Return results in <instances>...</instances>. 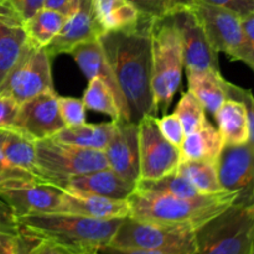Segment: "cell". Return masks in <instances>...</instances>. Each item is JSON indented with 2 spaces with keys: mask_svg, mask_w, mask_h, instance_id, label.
Wrapping results in <instances>:
<instances>
[{
  "mask_svg": "<svg viewBox=\"0 0 254 254\" xmlns=\"http://www.w3.org/2000/svg\"><path fill=\"white\" fill-rule=\"evenodd\" d=\"M156 123H158L159 129H160L161 134L166 138V140L170 141L174 146L180 148L185 133H184L183 126H181L178 116L175 113L163 114V117H160V118L156 117Z\"/></svg>",
  "mask_w": 254,
  "mask_h": 254,
  "instance_id": "e575fe53",
  "label": "cell"
},
{
  "mask_svg": "<svg viewBox=\"0 0 254 254\" xmlns=\"http://www.w3.org/2000/svg\"><path fill=\"white\" fill-rule=\"evenodd\" d=\"M195 235L196 254H250L254 246V203L235 202Z\"/></svg>",
  "mask_w": 254,
  "mask_h": 254,
  "instance_id": "5b68a950",
  "label": "cell"
},
{
  "mask_svg": "<svg viewBox=\"0 0 254 254\" xmlns=\"http://www.w3.org/2000/svg\"><path fill=\"white\" fill-rule=\"evenodd\" d=\"M213 116L225 145H243L248 143L247 114L241 102L227 98Z\"/></svg>",
  "mask_w": 254,
  "mask_h": 254,
  "instance_id": "d4e9b609",
  "label": "cell"
},
{
  "mask_svg": "<svg viewBox=\"0 0 254 254\" xmlns=\"http://www.w3.org/2000/svg\"><path fill=\"white\" fill-rule=\"evenodd\" d=\"M221 188L238 195L236 202L254 203V148L225 145L216 161Z\"/></svg>",
  "mask_w": 254,
  "mask_h": 254,
  "instance_id": "4fadbf2b",
  "label": "cell"
},
{
  "mask_svg": "<svg viewBox=\"0 0 254 254\" xmlns=\"http://www.w3.org/2000/svg\"><path fill=\"white\" fill-rule=\"evenodd\" d=\"M143 15L149 17H161L170 12L169 0H129Z\"/></svg>",
  "mask_w": 254,
  "mask_h": 254,
  "instance_id": "8d00e7d4",
  "label": "cell"
},
{
  "mask_svg": "<svg viewBox=\"0 0 254 254\" xmlns=\"http://www.w3.org/2000/svg\"><path fill=\"white\" fill-rule=\"evenodd\" d=\"M116 129L104 149L108 168L131 184L140 180L138 123L130 121H114Z\"/></svg>",
  "mask_w": 254,
  "mask_h": 254,
  "instance_id": "9a60e30c",
  "label": "cell"
},
{
  "mask_svg": "<svg viewBox=\"0 0 254 254\" xmlns=\"http://www.w3.org/2000/svg\"><path fill=\"white\" fill-rule=\"evenodd\" d=\"M241 24H242V29L245 31L246 37L254 47V11L241 17Z\"/></svg>",
  "mask_w": 254,
  "mask_h": 254,
  "instance_id": "f6af8a7d",
  "label": "cell"
},
{
  "mask_svg": "<svg viewBox=\"0 0 254 254\" xmlns=\"http://www.w3.org/2000/svg\"><path fill=\"white\" fill-rule=\"evenodd\" d=\"M143 15L139 24L126 30L107 31L99 37L104 55L129 107L130 122L155 116L151 87V24Z\"/></svg>",
  "mask_w": 254,
  "mask_h": 254,
  "instance_id": "6da1fadb",
  "label": "cell"
},
{
  "mask_svg": "<svg viewBox=\"0 0 254 254\" xmlns=\"http://www.w3.org/2000/svg\"><path fill=\"white\" fill-rule=\"evenodd\" d=\"M197 0H169L170 2V12L179 9H189L196 4Z\"/></svg>",
  "mask_w": 254,
  "mask_h": 254,
  "instance_id": "bcb514c9",
  "label": "cell"
},
{
  "mask_svg": "<svg viewBox=\"0 0 254 254\" xmlns=\"http://www.w3.org/2000/svg\"><path fill=\"white\" fill-rule=\"evenodd\" d=\"M140 179L156 180L175 173L181 161L180 149L161 134L155 116H145L138 122Z\"/></svg>",
  "mask_w": 254,
  "mask_h": 254,
  "instance_id": "8fae6325",
  "label": "cell"
},
{
  "mask_svg": "<svg viewBox=\"0 0 254 254\" xmlns=\"http://www.w3.org/2000/svg\"><path fill=\"white\" fill-rule=\"evenodd\" d=\"M29 46L22 17L6 0H0V84Z\"/></svg>",
  "mask_w": 254,
  "mask_h": 254,
  "instance_id": "e0dca14e",
  "label": "cell"
},
{
  "mask_svg": "<svg viewBox=\"0 0 254 254\" xmlns=\"http://www.w3.org/2000/svg\"><path fill=\"white\" fill-rule=\"evenodd\" d=\"M57 104L66 127L71 128L86 123V106L82 99L57 96Z\"/></svg>",
  "mask_w": 254,
  "mask_h": 254,
  "instance_id": "d6a6232c",
  "label": "cell"
},
{
  "mask_svg": "<svg viewBox=\"0 0 254 254\" xmlns=\"http://www.w3.org/2000/svg\"><path fill=\"white\" fill-rule=\"evenodd\" d=\"M103 34L94 14L93 0H79L76 11L67 17L62 29L45 50L52 59L56 55L69 54L77 45L98 40Z\"/></svg>",
  "mask_w": 254,
  "mask_h": 254,
  "instance_id": "2e32d148",
  "label": "cell"
},
{
  "mask_svg": "<svg viewBox=\"0 0 254 254\" xmlns=\"http://www.w3.org/2000/svg\"><path fill=\"white\" fill-rule=\"evenodd\" d=\"M237 197V193L228 191L184 198L134 190L128 197L129 216L196 231L233 205Z\"/></svg>",
  "mask_w": 254,
  "mask_h": 254,
  "instance_id": "7a4b0ae2",
  "label": "cell"
},
{
  "mask_svg": "<svg viewBox=\"0 0 254 254\" xmlns=\"http://www.w3.org/2000/svg\"><path fill=\"white\" fill-rule=\"evenodd\" d=\"M69 55L73 57L76 64H78V67L87 78L91 79L93 77H98L111 88L114 97H116L122 118L124 121H130L128 103L124 98L121 88H119L118 82H117L116 76H114L113 71L109 66L108 60L104 55L99 40H92V41L77 45L76 47H73L69 51Z\"/></svg>",
  "mask_w": 254,
  "mask_h": 254,
  "instance_id": "ac0fdd59",
  "label": "cell"
},
{
  "mask_svg": "<svg viewBox=\"0 0 254 254\" xmlns=\"http://www.w3.org/2000/svg\"><path fill=\"white\" fill-rule=\"evenodd\" d=\"M188 91L191 92L203 108L211 114H215L227 99L225 81L220 71H186Z\"/></svg>",
  "mask_w": 254,
  "mask_h": 254,
  "instance_id": "44dd1931",
  "label": "cell"
},
{
  "mask_svg": "<svg viewBox=\"0 0 254 254\" xmlns=\"http://www.w3.org/2000/svg\"><path fill=\"white\" fill-rule=\"evenodd\" d=\"M35 143L17 129H0V151L5 158L14 166L40 179L36 170Z\"/></svg>",
  "mask_w": 254,
  "mask_h": 254,
  "instance_id": "7402d4cb",
  "label": "cell"
},
{
  "mask_svg": "<svg viewBox=\"0 0 254 254\" xmlns=\"http://www.w3.org/2000/svg\"><path fill=\"white\" fill-rule=\"evenodd\" d=\"M0 232H20V226L19 222H17V217L14 215L11 208L1 198H0Z\"/></svg>",
  "mask_w": 254,
  "mask_h": 254,
  "instance_id": "b9f144b4",
  "label": "cell"
},
{
  "mask_svg": "<svg viewBox=\"0 0 254 254\" xmlns=\"http://www.w3.org/2000/svg\"><path fill=\"white\" fill-rule=\"evenodd\" d=\"M54 89L51 57L45 49L31 45L0 84V93L7 94L19 104Z\"/></svg>",
  "mask_w": 254,
  "mask_h": 254,
  "instance_id": "9c48e42d",
  "label": "cell"
},
{
  "mask_svg": "<svg viewBox=\"0 0 254 254\" xmlns=\"http://www.w3.org/2000/svg\"><path fill=\"white\" fill-rule=\"evenodd\" d=\"M176 173L188 179L193 188L202 195L222 192L215 161L181 160Z\"/></svg>",
  "mask_w": 254,
  "mask_h": 254,
  "instance_id": "83f0119b",
  "label": "cell"
},
{
  "mask_svg": "<svg viewBox=\"0 0 254 254\" xmlns=\"http://www.w3.org/2000/svg\"><path fill=\"white\" fill-rule=\"evenodd\" d=\"M213 49L241 61L254 72V47L246 37L241 16L230 10L197 1L192 6Z\"/></svg>",
  "mask_w": 254,
  "mask_h": 254,
  "instance_id": "ba28073f",
  "label": "cell"
},
{
  "mask_svg": "<svg viewBox=\"0 0 254 254\" xmlns=\"http://www.w3.org/2000/svg\"><path fill=\"white\" fill-rule=\"evenodd\" d=\"M101 254H170L163 252H153V251H141V250H127V248H117L112 246H106L99 251Z\"/></svg>",
  "mask_w": 254,
  "mask_h": 254,
  "instance_id": "ee69618b",
  "label": "cell"
},
{
  "mask_svg": "<svg viewBox=\"0 0 254 254\" xmlns=\"http://www.w3.org/2000/svg\"><path fill=\"white\" fill-rule=\"evenodd\" d=\"M151 87L156 113L166 114L181 83L184 69L180 32L170 14L151 24Z\"/></svg>",
  "mask_w": 254,
  "mask_h": 254,
  "instance_id": "277c9868",
  "label": "cell"
},
{
  "mask_svg": "<svg viewBox=\"0 0 254 254\" xmlns=\"http://www.w3.org/2000/svg\"><path fill=\"white\" fill-rule=\"evenodd\" d=\"M94 251H82L50 240H37L32 254H91Z\"/></svg>",
  "mask_w": 254,
  "mask_h": 254,
  "instance_id": "74e56055",
  "label": "cell"
},
{
  "mask_svg": "<svg viewBox=\"0 0 254 254\" xmlns=\"http://www.w3.org/2000/svg\"><path fill=\"white\" fill-rule=\"evenodd\" d=\"M14 179H36L21 169L12 165L0 151V185Z\"/></svg>",
  "mask_w": 254,
  "mask_h": 254,
  "instance_id": "ab89813d",
  "label": "cell"
},
{
  "mask_svg": "<svg viewBox=\"0 0 254 254\" xmlns=\"http://www.w3.org/2000/svg\"><path fill=\"white\" fill-rule=\"evenodd\" d=\"M78 2L79 0H45L44 7L55 10V11L68 17L69 15L76 11Z\"/></svg>",
  "mask_w": 254,
  "mask_h": 254,
  "instance_id": "7bdbcfd3",
  "label": "cell"
},
{
  "mask_svg": "<svg viewBox=\"0 0 254 254\" xmlns=\"http://www.w3.org/2000/svg\"><path fill=\"white\" fill-rule=\"evenodd\" d=\"M66 19L64 15L55 10L42 7L24 21L29 44L36 49H46L62 29Z\"/></svg>",
  "mask_w": 254,
  "mask_h": 254,
  "instance_id": "4316f807",
  "label": "cell"
},
{
  "mask_svg": "<svg viewBox=\"0 0 254 254\" xmlns=\"http://www.w3.org/2000/svg\"><path fill=\"white\" fill-rule=\"evenodd\" d=\"M135 190L145 192L158 193V195L173 196V197H197L202 193L198 192L192 184L179 173H171L156 180H144L140 179L135 184Z\"/></svg>",
  "mask_w": 254,
  "mask_h": 254,
  "instance_id": "f1b7e54d",
  "label": "cell"
},
{
  "mask_svg": "<svg viewBox=\"0 0 254 254\" xmlns=\"http://www.w3.org/2000/svg\"><path fill=\"white\" fill-rule=\"evenodd\" d=\"M108 246L170 254H196V235L191 228L151 221L124 218Z\"/></svg>",
  "mask_w": 254,
  "mask_h": 254,
  "instance_id": "8992f818",
  "label": "cell"
},
{
  "mask_svg": "<svg viewBox=\"0 0 254 254\" xmlns=\"http://www.w3.org/2000/svg\"><path fill=\"white\" fill-rule=\"evenodd\" d=\"M174 113L178 116L185 135L200 130L208 122L206 118V109L203 108L201 102L189 91L184 92L176 104Z\"/></svg>",
  "mask_w": 254,
  "mask_h": 254,
  "instance_id": "4dcf8cb0",
  "label": "cell"
},
{
  "mask_svg": "<svg viewBox=\"0 0 254 254\" xmlns=\"http://www.w3.org/2000/svg\"><path fill=\"white\" fill-rule=\"evenodd\" d=\"M197 1L230 10L241 17L254 11V0H197Z\"/></svg>",
  "mask_w": 254,
  "mask_h": 254,
  "instance_id": "f35d334b",
  "label": "cell"
},
{
  "mask_svg": "<svg viewBox=\"0 0 254 254\" xmlns=\"http://www.w3.org/2000/svg\"><path fill=\"white\" fill-rule=\"evenodd\" d=\"M20 104L10 96L0 93V129H12L16 124Z\"/></svg>",
  "mask_w": 254,
  "mask_h": 254,
  "instance_id": "d590c367",
  "label": "cell"
},
{
  "mask_svg": "<svg viewBox=\"0 0 254 254\" xmlns=\"http://www.w3.org/2000/svg\"><path fill=\"white\" fill-rule=\"evenodd\" d=\"M124 218L96 220L73 213L52 212L17 218L20 230L37 240H50L82 251L108 246Z\"/></svg>",
  "mask_w": 254,
  "mask_h": 254,
  "instance_id": "3957f363",
  "label": "cell"
},
{
  "mask_svg": "<svg viewBox=\"0 0 254 254\" xmlns=\"http://www.w3.org/2000/svg\"><path fill=\"white\" fill-rule=\"evenodd\" d=\"M93 10L104 32L133 27L143 17L129 0H93Z\"/></svg>",
  "mask_w": 254,
  "mask_h": 254,
  "instance_id": "484cf974",
  "label": "cell"
},
{
  "mask_svg": "<svg viewBox=\"0 0 254 254\" xmlns=\"http://www.w3.org/2000/svg\"><path fill=\"white\" fill-rule=\"evenodd\" d=\"M64 189L40 179H14L0 185V198L19 217L60 212Z\"/></svg>",
  "mask_w": 254,
  "mask_h": 254,
  "instance_id": "30bf717a",
  "label": "cell"
},
{
  "mask_svg": "<svg viewBox=\"0 0 254 254\" xmlns=\"http://www.w3.org/2000/svg\"><path fill=\"white\" fill-rule=\"evenodd\" d=\"M64 128L66 126L60 114L55 89L44 92L20 104L15 129L34 141L52 138Z\"/></svg>",
  "mask_w": 254,
  "mask_h": 254,
  "instance_id": "5bb4252c",
  "label": "cell"
},
{
  "mask_svg": "<svg viewBox=\"0 0 254 254\" xmlns=\"http://www.w3.org/2000/svg\"><path fill=\"white\" fill-rule=\"evenodd\" d=\"M114 129H116L114 121L98 124L84 123L82 126L71 127V128L66 127L52 138L57 141L78 148L104 151L113 135Z\"/></svg>",
  "mask_w": 254,
  "mask_h": 254,
  "instance_id": "cb8c5ba5",
  "label": "cell"
},
{
  "mask_svg": "<svg viewBox=\"0 0 254 254\" xmlns=\"http://www.w3.org/2000/svg\"><path fill=\"white\" fill-rule=\"evenodd\" d=\"M15 9V11L22 17V20H27L35 12L44 7L45 0H6Z\"/></svg>",
  "mask_w": 254,
  "mask_h": 254,
  "instance_id": "60d3db41",
  "label": "cell"
},
{
  "mask_svg": "<svg viewBox=\"0 0 254 254\" xmlns=\"http://www.w3.org/2000/svg\"><path fill=\"white\" fill-rule=\"evenodd\" d=\"M60 188L74 192L103 196L116 200H128L129 196L135 190V184L127 181L112 169L104 168L74 176L64 181Z\"/></svg>",
  "mask_w": 254,
  "mask_h": 254,
  "instance_id": "ffe728a7",
  "label": "cell"
},
{
  "mask_svg": "<svg viewBox=\"0 0 254 254\" xmlns=\"http://www.w3.org/2000/svg\"><path fill=\"white\" fill-rule=\"evenodd\" d=\"M225 143L218 129L210 122L200 130L186 134L180 145L181 160L217 161Z\"/></svg>",
  "mask_w": 254,
  "mask_h": 254,
  "instance_id": "603a6c76",
  "label": "cell"
},
{
  "mask_svg": "<svg viewBox=\"0 0 254 254\" xmlns=\"http://www.w3.org/2000/svg\"><path fill=\"white\" fill-rule=\"evenodd\" d=\"M91 254H101V253H99V251H94V252H92Z\"/></svg>",
  "mask_w": 254,
  "mask_h": 254,
  "instance_id": "7dc6e473",
  "label": "cell"
},
{
  "mask_svg": "<svg viewBox=\"0 0 254 254\" xmlns=\"http://www.w3.org/2000/svg\"><path fill=\"white\" fill-rule=\"evenodd\" d=\"M225 89L227 98L236 99V101L241 102L245 107L248 121V130H250L248 144L254 148V96L252 91L236 86L228 81H225Z\"/></svg>",
  "mask_w": 254,
  "mask_h": 254,
  "instance_id": "836d02e7",
  "label": "cell"
},
{
  "mask_svg": "<svg viewBox=\"0 0 254 254\" xmlns=\"http://www.w3.org/2000/svg\"><path fill=\"white\" fill-rule=\"evenodd\" d=\"M35 149L37 175L57 186L74 176L108 168L104 151L78 148L54 138L36 141Z\"/></svg>",
  "mask_w": 254,
  "mask_h": 254,
  "instance_id": "52a82bcc",
  "label": "cell"
},
{
  "mask_svg": "<svg viewBox=\"0 0 254 254\" xmlns=\"http://www.w3.org/2000/svg\"><path fill=\"white\" fill-rule=\"evenodd\" d=\"M37 238L20 230L17 233L0 232V254H32Z\"/></svg>",
  "mask_w": 254,
  "mask_h": 254,
  "instance_id": "1f68e13d",
  "label": "cell"
},
{
  "mask_svg": "<svg viewBox=\"0 0 254 254\" xmlns=\"http://www.w3.org/2000/svg\"><path fill=\"white\" fill-rule=\"evenodd\" d=\"M60 212L73 213L96 220H118L128 217L130 210L128 200H116L64 190Z\"/></svg>",
  "mask_w": 254,
  "mask_h": 254,
  "instance_id": "d6986e66",
  "label": "cell"
},
{
  "mask_svg": "<svg viewBox=\"0 0 254 254\" xmlns=\"http://www.w3.org/2000/svg\"><path fill=\"white\" fill-rule=\"evenodd\" d=\"M180 32L183 44L184 68L186 71H206L218 68V52L213 49L202 24L192 7L169 12Z\"/></svg>",
  "mask_w": 254,
  "mask_h": 254,
  "instance_id": "7c38bea8",
  "label": "cell"
},
{
  "mask_svg": "<svg viewBox=\"0 0 254 254\" xmlns=\"http://www.w3.org/2000/svg\"><path fill=\"white\" fill-rule=\"evenodd\" d=\"M250 254H254V246H253V248H252V251H251V253Z\"/></svg>",
  "mask_w": 254,
  "mask_h": 254,
  "instance_id": "c3c4849f",
  "label": "cell"
},
{
  "mask_svg": "<svg viewBox=\"0 0 254 254\" xmlns=\"http://www.w3.org/2000/svg\"><path fill=\"white\" fill-rule=\"evenodd\" d=\"M82 101L86 106V109L107 114L111 117L112 121L123 119L113 92L98 77L88 79V86L84 91Z\"/></svg>",
  "mask_w": 254,
  "mask_h": 254,
  "instance_id": "f546056e",
  "label": "cell"
}]
</instances>
